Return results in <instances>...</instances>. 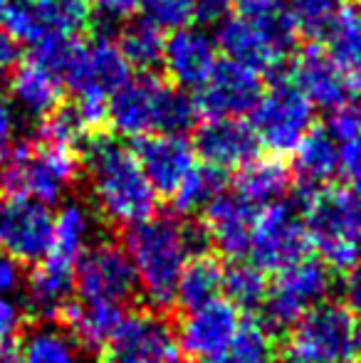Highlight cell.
<instances>
[{
  "instance_id": "cell-1",
  "label": "cell",
  "mask_w": 361,
  "mask_h": 363,
  "mask_svg": "<svg viewBox=\"0 0 361 363\" xmlns=\"http://www.w3.org/2000/svg\"><path fill=\"white\" fill-rule=\"evenodd\" d=\"M87 186L96 213L111 225L134 228L156 216V191L144 176L134 148L114 139H91L87 146Z\"/></svg>"
},
{
  "instance_id": "cell-2",
  "label": "cell",
  "mask_w": 361,
  "mask_h": 363,
  "mask_svg": "<svg viewBox=\"0 0 361 363\" xmlns=\"http://www.w3.org/2000/svg\"><path fill=\"white\" fill-rule=\"evenodd\" d=\"M124 250L141 294L159 309L174 304L183 267L196 255L193 230L176 218L151 216L126 230Z\"/></svg>"
},
{
  "instance_id": "cell-3",
  "label": "cell",
  "mask_w": 361,
  "mask_h": 363,
  "mask_svg": "<svg viewBox=\"0 0 361 363\" xmlns=\"http://www.w3.org/2000/svg\"><path fill=\"white\" fill-rule=\"evenodd\" d=\"M196 116V101L154 74L129 77L106 101V121L121 139L181 134Z\"/></svg>"
},
{
  "instance_id": "cell-4",
  "label": "cell",
  "mask_w": 361,
  "mask_h": 363,
  "mask_svg": "<svg viewBox=\"0 0 361 363\" xmlns=\"http://www.w3.org/2000/svg\"><path fill=\"white\" fill-rule=\"evenodd\" d=\"M307 242L334 272H354L361 259V201L349 191L317 188L302 213Z\"/></svg>"
},
{
  "instance_id": "cell-5",
  "label": "cell",
  "mask_w": 361,
  "mask_h": 363,
  "mask_svg": "<svg viewBox=\"0 0 361 363\" xmlns=\"http://www.w3.org/2000/svg\"><path fill=\"white\" fill-rule=\"evenodd\" d=\"M79 158L77 151L38 144L18 146L0 158V191L10 198L52 206L60 203L72 183L77 181Z\"/></svg>"
},
{
  "instance_id": "cell-6",
  "label": "cell",
  "mask_w": 361,
  "mask_h": 363,
  "mask_svg": "<svg viewBox=\"0 0 361 363\" xmlns=\"http://www.w3.org/2000/svg\"><path fill=\"white\" fill-rule=\"evenodd\" d=\"M279 363H359L361 324L344 304L322 301L289 326Z\"/></svg>"
},
{
  "instance_id": "cell-7",
  "label": "cell",
  "mask_w": 361,
  "mask_h": 363,
  "mask_svg": "<svg viewBox=\"0 0 361 363\" xmlns=\"http://www.w3.org/2000/svg\"><path fill=\"white\" fill-rule=\"evenodd\" d=\"M294 25L289 10L274 18H248V15H228L218 25V50L228 60L260 72H277L287 60L294 45Z\"/></svg>"
},
{
  "instance_id": "cell-8",
  "label": "cell",
  "mask_w": 361,
  "mask_h": 363,
  "mask_svg": "<svg viewBox=\"0 0 361 363\" xmlns=\"http://www.w3.org/2000/svg\"><path fill=\"white\" fill-rule=\"evenodd\" d=\"M329 291L332 269L317 257H302L274 274V282L267 287V296L262 301V321L270 329H289L312 306L327 301Z\"/></svg>"
},
{
  "instance_id": "cell-9",
  "label": "cell",
  "mask_w": 361,
  "mask_h": 363,
  "mask_svg": "<svg viewBox=\"0 0 361 363\" xmlns=\"http://www.w3.org/2000/svg\"><path fill=\"white\" fill-rule=\"evenodd\" d=\"M312 124L314 106L292 82H274L250 111L257 144H265L272 153H292L312 131Z\"/></svg>"
},
{
  "instance_id": "cell-10",
  "label": "cell",
  "mask_w": 361,
  "mask_h": 363,
  "mask_svg": "<svg viewBox=\"0 0 361 363\" xmlns=\"http://www.w3.org/2000/svg\"><path fill=\"white\" fill-rule=\"evenodd\" d=\"M136 274L126 250L116 242H96L74 264V291L79 301L124 309L136 294Z\"/></svg>"
},
{
  "instance_id": "cell-11",
  "label": "cell",
  "mask_w": 361,
  "mask_h": 363,
  "mask_svg": "<svg viewBox=\"0 0 361 363\" xmlns=\"http://www.w3.org/2000/svg\"><path fill=\"white\" fill-rule=\"evenodd\" d=\"M129 69L116 40L96 35L72 45L62 79L77 99L109 101V96L129 79Z\"/></svg>"
},
{
  "instance_id": "cell-12",
  "label": "cell",
  "mask_w": 361,
  "mask_h": 363,
  "mask_svg": "<svg viewBox=\"0 0 361 363\" xmlns=\"http://www.w3.org/2000/svg\"><path fill=\"white\" fill-rule=\"evenodd\" d=\"M307 233L302 216L289 203L279 201L257 211L250 238V259L262 272H282L284 267L307 257Z\"/></svg>"
},
{
  "instance_id": "cell-13",
  "label": "cell",
  "mask_w": 361,
  "mask_h": 363,
  "mask_svg": "<svg viewBox=\"0 0 361 363\" xmlns=\"http://www.w3.org/2000/svg\"><path fill=\"white\" fill-rule=\"evenodd\" d=\"M89 23L84 0H20L10 10L8 33L18 43H48V40H74Z\"/></svg>"
},
{
  "instance_id": "cell-14",
  "label": "cell",
  "mask_w": 361,
  "mask_h": 363,
  "mask_svg": "<svg viewBox=\"0 0 361 363\" xmlns=\"http://www.w3.org/2000/svg\"><path fill=\"white\" fill-rule=\"evenodd\" d=\"M240 321V309L223 296L211 304L188 309L176 331L181 354L193 363H216L228 351Z\"/></svg>"
},
{
  "instance_id": "cell-15",
  "label": "cell",
  "mask_w": 361,
  "mask_h": 363,
  "mask_svg": "<svg viewBox=\"0 0 361 363\" xmlns=\"http://www.w3.org/2000/svg\"><path fill=\"white\" fill-rule=\"evenodd\" d=\"M262 96V79L255 69L223 60L198 86L196 109L208 119H243Z\"/></svg>"
},
{
  "instance_id": "cell-16",
  "label": "cell",
  "mask_w": 361,
  "mask_h": 363,
  "mask_svg": "<svg viewBox=\"0 0 361 363\" xmlns=\"http://www.w3.org/2000/svg\"><path fill=\"white\" fill-rule=\"evenodd\" d=\"M52 242V213L43 203L28 198L0 201V252L15 262L38 264L50 252Z\"/></svg>"
},
{
  "instance_id": "cell-17",
  "label": "cell",
  "mask_w": 361,
  "mask_h": 363,
  "mask_svg": "<svg viewBox=\"0 0 361 363\" xmlns=\"http://www.w3.org/2000/svg\"><path fill=\"white\" fill-rule=\"evenodd\" d=\"M109 356L129 363H186L176 331L154 311H131L109 341Z\"/></svg>"
},
{
  "instance_id": "cell-18",
  "label": "cell",
  "mask_w": 361,
  "mask_h": 363,
  "mask_svg": "<svg viewBox=\"0 0 361 363\" xmlns=\"http://www.w3.org/2000/svg\"><path fill=\"white\" fill-rule=\"evenodd\" d=\"M144 176L149 178L156 196L171 198L186 176L198 166V153L191 141L181 134L146 136L134 148Z\"/></svg>"
},
{
  "instance_id": "cell-19",
  "label": "cell",
  "mask_w": 361,
  "mask_h": 363,
  "mask_svg": "<svg viewBox=\"0 0 361 363\" xmlns=\"http://www.w3.org/2000/svg\"><path fill=\"white\" fill-rule=\"evenodd\" d=\"M257 208L240 193L221 191L203 208V233L208 242L226 257H243L250 247Z\"/></svg>"
},
{
  "instance_id": "cell-20",
  "label": "cell",
  "mask_w": 361,
  "mask_h": 363,
  "mask_svg": "<svg viewBox=\"0 0 361 363\" xmlns=\"http://www.w3.org/2000/svg\"><path fill=\"white\" fill-rule=\"evenodd\" d=\"M218 62L221 60H218L216 40L191 25L174 30L164 43L161 65L179 89H198Z\"/></svg>"
},
{
  "instance_id": "cell-21",
  "label": "cell",
  "mask_w": 361,
  "mask_h": 363,
  "mask_svg": "<svg viewBox=\"0 0 361 363\" xmlns=\"http://www.w3.org/2000/svg\"><path fill=\"white\" fill-rule=\"evenodd\" d=\"M257 136L243 119H208L196 131L198 158L218 171H235L257 156Z\"/></svg>"
},
{
  "instance_id": "cell-22",
  "label": "cell",
  "mask_w": 361,
  "mask_h": 363,
  "mask_svg": "<svg viewBox=\"0 0 361 363\" xmlns=\"http://www.w3.org/2000/svg\"><path fill=\"white\" fill-rule=\"evenodd\" d=\"M8 91L18 114L30 116V119H45L62 101L65 79L50 65L28 57L25 62L15 65Z\"/></svg>"
},
{
  "instance_id": "cell-23",
  "label": "cell",
  "mask_w": 361,
  "mask_h": 363,
  "mask_svg": "<svg viewBox=\"0 0 361 363\" xmlns=\"http://www.w3.org/2000/svg\"><path fill=\"white\" fill-rule=\"evenodd\" d=\"M292 84L304 94L312 106L334 109L349 101V86L329 55L319 48H307L292 65Z\"/></svg>"
},
{
  "instance_id": "cell-24",
  "label": "cell",
  "mask_w": 361,
  "mask_h": 363,
  "mask_svg": "<svg viewBox=\"0 0 361 363\" xmlns=\"http://www.w3.org/2000/svg\"><path fill=\"white\" fill-rule=\"evenodd\" d=\"M74 291V267L43 257L25 282V311L40 319H52L65 311Z\"/></svg>"
},
{
  "instance_id": "cell-25",
  "label": "cell",
  "mask_w": 361,
  "mask_h": 363,
  "mask_svg": "<svg viewBox=\"0 0 361 363\" xmlns=\"http://www.w3.org/2000/svg\"><path fill=\"white\" fill-rule=\"evenodd\" d=\"M324 38H327L324 52L344 77L349 91L361 94V10L342 5L332 25L324 30Z\"/></svg>"
},
{
  "instance_id": "cell-26",
  "label": "cell",
  "mask_w": 361,
  "mask_h": 363,
  "mask_svg": "<svg viewBox=\"0 0 361 363\" xmlns=\"http://www.w3.org/2000/svg\"><path fill=\"white\" fill-rule=\"evenodd\" d=\"M126 311L121 306L94 304V301H70L60 316L65 319V329L79 341L87 351L109 346L119 321Z\"/></svg>"
},
{
  "instance_id": "cell-27",
  "label": "cell",
  "mask_w": 361,
  "mask_h": 363,
  "mask_svg": "<svg viewBox=\"0 0 361 363\" xmlns=\"http://www.w3.org/2000/svg\"><path fill=\"white\" fill-rule=\"evenodd\" d=\"M294 178L309 191L327 188V183L337 176L339 168V144L322 129H312L297 148L292 151Z\"/></svg>"
},
{
  "instance_id": "cell-28",
  "label": "cell",
  "mask_w": 361,
  "mask_h": 363,
  "mask_svg": "<svg viewBox=\"0 0 361 363\" xmlns=\"http://www.w3.org/2000/svg\"><path fill=\"white\" fill-rule=\"evenodd\" d=\"M91 235H94V218L87 211V206L77 201L65 203L57 216H52V242H50V252L45 257L74 267L84 250L91 245Z\"/></svg>"
},
{
  "instance_id": "cell-29",
  "label": "cell",
  "mask_w": 361,
  "mask_h": 363,
  "mask_svg": "<svg viewBox=\"0 0 361 363\" xmlns=\"http://www.w3.org/2000/svg\"><path fill=\"white\" fill-rule=\"evenodd\" d=\"M289 183H292V176L279 158L255 156L250 163L238 168L235 191L255 208H265L272 206V203H279L287 196Z\"/></svg>"
},
{
  "instance_id": "cell-30",
  "label": "cell",
  "mask_w": 361,
  "mask_h": 363,
  "mask_svg": "<svg viewBox=\"0 0 361 363\" xmlns=\"http://www.w3.org/2000/svg\"><path fill=\"white\" fill-rule=\"evenodd\" d=\"M20 363H91L89 351L65 326L38 324L18 349Z\"/></svg>"
},
{
  "instance_id": "cell-31",
  "label": "cell",
  "mask_w": 361,
  "mask_h": 363,
  "mask_svg": "<svg viewBox=\"0 0 361 363\" xmlns=\"http://www.w3.org/2000/svg\"><path fill=\"white\" fill-rule=\"evenodd\" d=\"M223 274H226V267L218 262V257H213V255H193L181 272L179 287H176V301L188 311L221 299Z\"/></svg>"
},
{
  "instance_id": "cell-32",
  "label": "cell",
  "mask_w": 361,
  "mask_h": 363,
  "mask_svg": "<svg viewBox=\"0 0 361 363\" xmlns=\"http://www.w3.org/2000/svg\"><path fill=\"white\" fill-rule=\"evenodd\" d=\"M164 30H159L156 25H151L149 20L139 18V20H131L124 30H121L119 45L121 55H124L126 65L136 69H154L156 65H161V57H164Z\"/></svg>"
},
{
  "instance_id": "cell-33",
  "label": "cell",
  "mask_w": 361,
  "mask_h": 363,
  "mask_svg": "<svg viewBox=\"0 0 361 363\" xmlns=\"http://www.w3.org/2000/svg\"><path fill=\"white\" fill-rule=\"evenodd\" d=\"M216 363H277L272 329L262 319H243L228 351Z\"/></svg>"
},
{
  "instance_id": "cell-34",
  "label": "cell",
  "mask_w": 361,
  "mask_h": 363,
  "mask_svg": "<svg viewBox=\"0 0 361 363\" xmlns=\"http://www.w3.org/2000/svg\"><path fill=\"white\" fill-rule=\"evenodd\" d=\"M223 191V173L211 166H196L186 176V181L176 188V193L169 198L174 213L179 216H193L203 213V208Z\"/></svg>"
},
{
  "instance_id": "cell-35",
  "label": "cell",
  "mask_w": 361,
  "mask_h": 363,
  "mask_svg": "<svg viewBox=\"0 0 361 363\" xmlns=\"http://www.w3.org/2000/svg\"><path fill=\"white\" fill-rule=\"evenodd\" d=\"M267 279L260 267L252 262H235L223 274V294L238 309H255L262 306L267 296Z\"/></svg>"
},
{
  "instance_id": "cell-36",
  "label": "cell",
  "mask_w": 361,
  "mask_h": 363,
  "mask_svg": "<svg viewBox=\"0 0 361 363\" xmlns=\"http://www.w3.org/2000/svg\"><path fill=\"white\" fill-rule=\"evenodd\" d=\"M89 126L82 119L77 106H57L52 114H48L40 124V141L48 146L67 148V151H77L84 141L89 139Z\"/></svg>"
},
{
  "instance_id": "cell-37",
  "label": "cell",
  "mask_w": 361,
  "mask_h": 363,
  "mask_svg": "<svg viewBox=\"0 0 361 363\" xmlns=\"http://www.w3.org/2000/svg\"><path fill=\"white\" fill-rule=\"evenodd\" d=\"M294 30L304 35H324L337 13L342 10V0H289L287 5Z\"/></svg>"
},
{
  "instance_id": "cell-38",
  "label": "cell",
  "mask_w": 361,
  "mask_h": 363,
  "mask_svg": "<svg viewBox=\"0 0 361 363\" xmlns=\"http://www.w3.org/2000/svg\"><path fill=\"white\" fill-rule=\"evenodd\" d=\"M139 10L144 13V20H149L159 30H171V33L188 28L191 20H196L193 0H141Z\"/></svg>"
},
{
  "instance_id": "cell-39",
  "label": "cell",
  "mask_w": 361,
  "mask_h": 363,
  "mask_svg": "<svg viewBox=\"0 0 361 363\" xmlns=\"http://www.w3.org/2000/svg\"><path fill=\"white\" fill-rule=\"evenodd\" d=\"M327 131L339 146L361 141V104L359 101H344V104L329 109Z\"/></svg>"
},
{
  "instance_id": "cell-40",
  "label": "cell",
  "mask_w": 361,
  "mask_h": 363,
  "mask_svg": "<svg viewBox=\"0 0 361 363\" xmlns=\"http://www.w3.org/2000/svg\"><path fill=\"white\" fill-rule=\"evenodd\" d=\"M337 176H342L344 191L352 193L357 201H361V141L339 146V168Z\"/></svg>"
},
{
  "instance_id": "cell-41",
  "label": "cell",
  "mask_w": 361,
  "mask_h": 363,
  "mask_svg": "<svg viewBox=\"0 0 361 363\" xmlns=\"http://www.w3.org/2000/svg\"><path fill=\"white\" fill-rule=\"evenodd\" d=\"M25 306L15 296H0V346H8L23 331Z\"/></svg>"
},
{
  "instance_id": "cell-42",
  "label": "cell",
  "mask_w": 361,
  "mask_h": 363,
  "mask_svg": "<svg viewBox=\"0 0 361 363\" xmlns=\"http://www.w3.org/2000/svg\"><path fill=\"white\" fill-rule=\"evenodd\" d=\"M23 144V114L0 106V158Z\"/></svg>"
},
{
  "instance_id": "cell-43",
  "label": "cell",
  "mask_w": 361,
  "mask_h": 363,
  "mask_svg": "<svg viewBox=\"0 0 361 363\" xmlns=\"http://www.w3.org/2000/svg\"><path fill=\"white\" fill-rule=\"evenodd\" d=\"M87 8L96 10V15L106 20H124L131 18L141 8V0H84Z\"/></svg>"
},
{
  "instance_id": "cell-44",
  "label": "cell",
  "mask_w": 361,
  "mask_h": 363,
  "mask_svg": "<svg viewBox=\"0 0 361 363\" xmlns=\"http://www.w3.org/2000/svg\"><path fill=\"white\" fill-rule=\"evenodd\" d=\"M235 8V0H193V13L201 23H221Z\"/></svg>"
},
{
  "instance_id": "cell-45",
  "label": "cell",
  "mask_w": 361,
  "mask_h": 363,
  "mask_svg": "<svg viewBox=\"0 0 361 363\" xmlns=\"http://www.w3.org/2000/svg\"><path fill=\"white\" fill-rule=\"evenodd\" d=\"M23 287V269L10 255L0 252V296H13Z\"/></svg>"
},
{
  "instance_id": "cell-46",
  "label": "cell",
  "mask_w": 361,
  "mask_h": 363,
  "mask_svg": "<svg viewBox=\"0 0 361 363\" xmlns=\"http://www.w3.org/2000/svg\"><path fill=\"white\" fill-rule=\"evenodd\" d=\"M344 306L357 316V321L361 324V269L352 272L344 282Z\"/></svg>"
},
{
  "instance_id": "cell-47",
  "label": "cell",
  "mask_w": 361,
  "mask_h": 363,
  "mask_svg": "<svg viewBox=\"0 0 361 363\" xmlns=\"http://www.w3.org/2000/svg\"><path fill=\"white\" fill-rule=\"evenodd\" d=\"M18 60H20V43L8 30L0 28V72L8 67H15Z\"/></svg>"
},
{
  "instance_id": "cell-48",
  "label": "cell",
  "mask_w": 361,
  "mask_h": 363,
  "mask_svg": "<svg viewBox=\"0 0 361 363\" xmlns=\"http://www.w3.org/2000/svg\"><path fill=\"white\" fill-rule=\"evenodd\" d=\"M0 363H20L18 349H8V346H0Z\"/></svg>"
},
{
  "instance_id": "cell-49",
  "label": "cell",
  "mask_w": 361,
  "mask_h": 363,
  "mask_svg": "<svg viewBox=\"0 0 361 363\" xmlns=\"http://www.w3.org/2000/svg\"><path fill=\"white\" fill-rule=\"evenodd\" d=\"M18 3H20V0H0V23H5V20H8L10 10H13Z\"/></svg>"
},
{
  "instance_id": "cell-50",
  "label": "cell",
  "mask_w": 361,
  "mask_h": 363,
  "mask_svg": "<svg viewBox=\"0 0 361 363\" xmlns=\"http://www.w3.org/2000/svg\"><path fill=\"white\" fill-rule=\"evenodd\" d=\"M3 96H5V82H3V74H0V106H3Z\"/></svg>"
},
{
  "instance_id": "cell-51",
  "label": "cell",
  "mask_w": 361,
  "mask_h": 363,
  "mask_svg": "<svg viewBox=\"0 0 361 363\" xmlns=\"http://www.w3.org/2000/svg\"><path fill=\"white\" fill-rule=\"evenodd\" d=\"M101 363H129V361H121V359H114V356H106Z\"/></svg>"
},
{
  "instance_id": "cell-52",
  "label": "cell",
  "mask_w": 361,
  "mask_h": 363,
  "mask_svg": "<svg viewBox=\"0 0 361 363\" xmlns=\"http://www.w3.org/2000/svg\"><path fill=\"white\" fill-rule=\"evenodd\" d=\"M284 3H289V0H284Z\"/></svg>"
}]
</instances>
